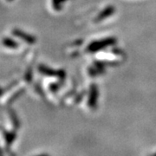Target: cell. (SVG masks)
Here are the masks:
<instances>
[{
    "mask_svg": "<svg viewBox=\"0 0 156 156\" xmlns=\"http://www.w3.org/2000/svg\"><path fill=\"white\" fill-rule=\"evenodd\" d=\"M98 88L95 84H92L90 87V93H89V101H88V104L89 106L95 109L97 105V100H98Z\"/></svg>",
    "mask_w": 156,
    "mask_h": 156,
    "instance_id": "cell-2",
    "label": "cell"
},
{
    "mask_svg": "<svg viewBox=\"0 0 156 156\" xmlns=\"http://www.w3.org/2000/svg\"><path fill=\"white\" fill-rule=\"evenodd\" d=\"M115 11V9L114 6H108L106 9H104L103 11L101 12L100 14L97 16V17L95 18V22H101L104 19H106L107 17H108L109 16H112Z\"/></svg>",
    "mask_w": 156,
    "mask_h": 156,
    "instance_id": "cell-3",
    "label": "cell"
},
{
    "mask_svg": "<svg viewBox=\"0 0 156 156\" xmlns=\"http://www.w3.org/2000/svg\"><path fill=\"white\" fill-rule=\"evenodd\" d=\"M115 44H116V39L115 37H108V38L102 39V40H99V41H95V42L91 43L89 45L87 50L91 53H95L98 50L106 49L107 47L111 46V45H115Z\"/></svg>",
    "mask_w": 156,
    "mask_h": 156,
    "instance_id": "cell-1",
    "label": "cell"
},
{
    "mask_svg": "<svg viewBox=\"0 0 156 156\" xmlns=\"http://www.w3.org/2000/svg\"><path fill=\"white\" fill-rule=\"evenodd\" d=\"M62 1H63V0H55V1H54V3H55L54 5H56V8H59V7H58V5H60Z\"/></svg>",
    "mask_w": 156,
    "mask_h": 156,
    "instance_id": "cell-4",
    "label": "cell"
},
{
    "mask_svg": "<svg viewBox=\"0 0 156 156\" xmlns=\"http://www.w3.org/2000/svg\"></svg>",
    "mask_w": 156,
    "mask_h": 156,
    "instance_id": "cell-5",
    "label": "cell"
}]
</instances>
